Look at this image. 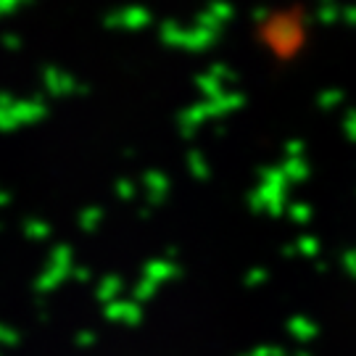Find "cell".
Returning a JSON list of instances; mask_svg holds the SVG:
<instances>
[]
</instances>
